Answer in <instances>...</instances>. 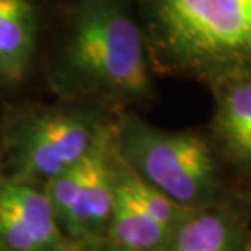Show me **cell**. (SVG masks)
Returning <instances> with one entry per match:
<instances>
[{"label": "cell", "mask_w": 251, "mask_h": 251, "mask_svg": "<svg viewBox=\"0 0 251 251\" xmlns=\"http://www.w3.org/2000/svg\"><path fill=\"white\" fill-rule=\"evenodd\" d=\"M114 190V207L104 242L120 251H162L172 230L138 207L115 185V180Z\"/></svg>", "instance_id": "cell-10"}, {"label": "cell", "mask_w": 251, "mask_h": 251, "mask_svg": "<svg viewBox=\"0 0 251 251\" xmlns=\"http://www.w3.org/2000/svg\"><path fill=\"white\" fill-rule=\"evenodd\" d=\"M117 156L138 178L185 211L233 201L224 164L209 136L193 130H165L140 112L114 119Z\"/></svg>", "instance_id": "cell-3"}, {"label": "cell", "mask_w": 251, "mask_h": 251, "mask_svg": "<svg viewBox=\"0 0 251 251\" xmlns=\"http://www.w3.org/2000/svg\"><path fill=\"white\" fill-rule=\"evenodd\" d=\"M62 0H0V110L41 86L47 41Z\"/></svg>", "instance_id": "cell-6"}, {"label": "cell", "mask_w": 251, "mask_h": 251, "mask_svg": "<svg viewBox=\"0 0 251 251\" xmlns=\"http://www.w3.org/2000/svg\"><path fill=\"white\" fill-rule=\"evenodd\" d=\"M156 78L133 0H62L41 70L50 99L115 117L156 102Z\"/></svg>", "instance_id": "cell-1"}, {"label": "cell", "mask_w": 251, "mask_h": 251, "mask_svg": "<svg viewBox=\"0 0 251 251\" xmlns=\"http://www.w3.org/2000/svg\"><path fill=\"white\" fill-rule=\"evenodd\" d=\"M154 73L206 86L251 72V0H133Z\"/></svg>", "instance_id": "cell-2"}, {"label": "cell", "mask_w": 251, "mask_h": 251, "mask_svg": "<svg viewBox=\"0 0 251 251\" xmlns=\"http://www.w3.org/2000/svg\"><path fill=\"white\" fill-rule=\"evenodd\" d=\"M0 251H79L58 226L44 188L0 178Z\"/></svg>", "instance_id": "cell-7"}, {"label": "cell", "mask_w": 251, "mask_h": 251, "mask_svg": "<svg viewBox=\"0 0 251 251\" xmlns=\"http://www.w3.org/2000/svg\"><path fill=\"white\" fill-rule=\"evenodd\" d=\"M207 88L214 99L209 140L224 167L251 183V72L219 78Z\"/></svg>", "instance_id": "cell-8"}, {"label": "cell", "mask_w": 251, "mask_h": 251, "mask_svg": "<svg viewBox=\"0 0 251 251\" xmlns=\"http://www.w3.org/2000/svg\"><path fill=\"white\" fill-rule=\"evenodd\" d=\"M248 237L247 211L233 200L190 211L162 251H245Z\"/></svg>", "instance_id": "cell-9"}, {"label": "cell", "mask_w": 251, "mask_h": 251, "mask_svg": "<svg viewBox=\"0 0 251 251\" xmlns=\"http://www.w3.org/2000/svg\"><path fill=\"white\" fill-rule=\"evenodd\" d=\"M245 251H251V233H250V237H248V243H247V250Z\"/></svg>", "instance_id": "cell-12"}, {"label": "cell", "mask_w": 251, "mask_h": 251, "mask_svg": "<svg viewBox=\"0 0 251 251\" xmlns=\"http://www.w3.org/2000/svg\"><path fill=\"white\" fill-rule=\"evenodd\" d=\"M114 119L102 110L55 99L8 105L0 110L3 177L44 186L109 138Z\"/></svg>", "instance_id": "cell-4"}, {"label": "cell", "mask_w": 251, "mask_h": 251, "mask_svg": "<svg viewBox=\"0 0 251 251\" xmlns=\"http://www.w3.org/2000/svg\"><path fill=\"white\" fill-rule=\"evenodd\" d=\"M44 191L63 235L76 248L102 243L114 207V130Z\"/></svg>", "instance_id": "cell-5"}, {"label": "cell", "mask_w": 251, "mask_h": 251, "mask_svg": "<svg viewBox=\"0 0 251 251\" xmlns=\"http://www.w3.org/2000/svg\"><path fill=\"white\" fill-rule=\"evenodd\" d=\"M79 251H120V250H117V248L112 247V245L102 242V243H98V245H91V247L79 248Z\"/></svg>", "instance_id": "cell-11"}]
</instances>
